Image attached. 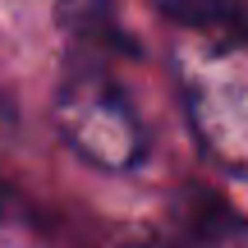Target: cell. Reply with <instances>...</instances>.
Masks as SVG:
<instances>
[{
	"label": "cell",
	"instance_id": "obj_1",
	"mask_svg": "<svg viewBox=\"0 0 248 248\" xmlns=\"http://www.w3.org/2000/svg\"><path fill=\"white\" fill-rule=\"evenodd\" d=\"M55 129L74 156H83L97 170H110V175L138 170L147 156V129H142L129 92L92 51H78L60 74Z\"/></svg>",
	"mask_w": 248,
	"mask_h": 248
},
{
	"label": "cell",
	"instance_id": "obj_2",
	"mask_svg": "<svg viewBox=\"0 0 248 248\" xmlns=\"http://www.w3.org/2000/svg\"><path fill=\"white\" fill-rule=\"evenodd\" d=\"M179 83L207 152L221 156L230 170H248V42L221 32L184 46Z\"/></svg>",
	"mask_w": 248,
	"mask_h": 248
},
{
	"label": "cell",
	"instance_id": "obj_3",
	"mask_svg": "<svg viewBox=\"0 0 248 248\" xmlns=\"http://www.w3.org/2000/svg\"><path fill=\"white\" fill-rule=\"evenodd\" d=\"M152 5L198 32H234V23H239L234 0H152Z\"/></svg>",
	"mask_w": 248,
	"mask_h": 248
}]
</instances>
